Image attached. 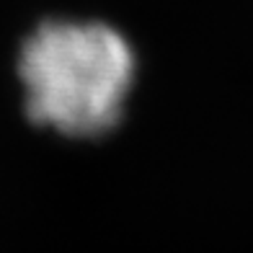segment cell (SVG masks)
<instances>
[{"label": "cell", "mask_w": 253, "mask_h": 253, "mask_svg": "<svg viewBox=\"0 0 253 253\" xmlns=\"http://www.w3.org/2000/svg\"><path fill=\"white\" fill-rule=\"evenodd\" d=\"M132 73L129 44L101 24H47L21 49L29 117L65 134H96L117 122Z\"/></svg>", "instance_id": "1"}]
</instances>
